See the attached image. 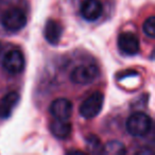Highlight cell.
I'll return each mask as SVG.
<instances>
[{"label":"cell","instance_id":"cell-3","mask_svg":"<svg viewBox=\"0 0 155 155\" xmlns=\"http://www.w3.org/2000/svg\"><path fill=\"white\" fill-rule=\"evenodd\" d=\"M103 94L101 91H96L82 102L80 108H79V112H80L81 116L85 119L95 118L101 112L102 107H103Z\"/></svg>","mask_w":155,"mask_h":155},{"label":"cell","instance_id":"cell-9","mask_svg":"<svg viewBox=\"0 0 155 155\" xmlns=\"http://www.w3.org/2000/svg\"><path fill=\"white\" fill-rule=\"evenodd\" d=\"M19 102V95L16 91H11L0 99V118H9L14 108Z\"/></svg>","mask_w":155,"mask_h":155},{"label":"cell","instance_id":"cell-7","mask_svg":"<svg viewBox=\"0 0 155 155\" xmlns=\"http://www.w3.org/2000/svg\"><path fill=\"white\" fill-rule=\"evenodd\" d=\"M49 110L54 119L68 120L72 115V103L66 98H58L50 104Z\"/></svg>","mask_w":155,"mask_h":155},{"label":"cell","instance_id":"cell-13","mask_svg":"<svg viewBox=\"0 0 155 155\" xmlns=\"http://www.w3.org/2000/svg\"><path fill=\"white\" fill-rule=\"evenodd\" d=\"M87 149L91 153H103V146L100 139L95 135H89L86 139Z\"/></svg>","mask_w":155,"mask_h":155},{"label":"cell","instance_id":"cell-16","mask_svg":"<svg viewBox=\"0 0 155 155\" xmlns=\"http://www.w3.org/2000/svg\"><path fill=\"white\" fill-rule=\"evenodd\" d=\"M2 1H12V0H2Z\"/></svg>","mask_w":155,"mask_h":155},{"label":"cell","instance_id":"cell-10","mask_svg":"<svg viewBox=\"0 0 155 155\" xmlns=\"http://www.w3.org/2000/svg\"><path fill=\"white\" fill-rule=\"evenodd\" d=\"M62 27H61V25L56 20L49 19L46 22L44 34H45L46 41L51 44V45H56L60 41L61 36H62Z\"/></svg>","mask_w":155,"mask_h":155},{"label":"cell","instance_id":"cell-14","mask_svg":"<svg viewBox=\"0 0 155 155\" xmlns=\"http://www.w3.org/2000/svg\"><path fill=\"white\" fill-rule=\"evenodd\" d=\"M142 30L143 33L150 38H154L155 37V18L154 16H150L144 20L143 25H142Z\"/></svg>","mask_w":155,"mask_h":155},{"label":"cell","instance_id":"cell-5","mask_svg":"<svg viewBox=\"0 0 155 155\" xmlns=\"http://www.w3.org/2000/svg\"><path fill=\"white\" fill-rule=\"evenodd\" d=\"M26 60L21 51L13 49L5 54L2 60V66L7 72L11 74H18L25 69Z\"/></svg>","mask_w":155,"mask_h":155},{"label":"cell","instance_id":"cell-4","mask_svg":"<svg viewBox=\"0 0 155 155\" xmlns=\"http://www.w3.org/2000/svg\"><path fill=\"white\" fill-rule=\"evenodd\" d=\"M99 75V69L94 64L79 65L70 73V79L73 83L80 85L91 84Z\"/></svg>","mask_w":155,"mask_h":155},{"label":"cell","instance_id":"cell-2","mask_svg":"<svg viewBox=\"0 0 155 155\" xmlns=\"http://www.w3.org/2000/svg\"><path fill=\"white\" fill-rule=\"evenodd\" d=\"M1 24L7 31L17 32L26 26L27 16L22 10L18 8H13V9L7 10L2 14Z\"/></svg>","mask_w":155,"mask_h":155},{"label":"cell","instance_id":"cell-11","mask_svg":"<svg viewBox=\"0 0 155 155\" xmlns=\"http://www.w3.org/2000/svg\"><path fill=\"white\" fill-rule=\"evenodd\" d=\"M71 127L70 122L67 120H60V119H54L50 123V131L52 135L58 139H66L71 134Z\"/></svg>","mask_w":155,"mask_h":155},{"label":"cell","instance_id":"cell-15","mask_svg":"<svg viewBox=\"0 0 155 155\" xmlns=\"http://www.w3.org/2000/svg\"><path fill=\"white\" fill-rule=\"evenodd\" d=\"M1 50H2V46H1V44H0V52H1Z\"/></svg>","mask_w":155,"mask_h":155},{"label":"cell","instance_id":"cell-8","mask_svg":"<svg viewBox=\"0 0 155 155\" xmlns=\"http://www.w3.org/2000/svg\"><path fill=\"white\" fill-rule=\"evenodd\" d=\"M80 13L87 21H96L103 13V5L100 0H84L81 5Z\"/></svg>","mask_w":155,"mask_h":155},{"label":"cell","instance_id":"cell-12","mask_svg":"<svg viewBox=\"0 0 155 155\" xmlns=\"http://www.w3.org/2000/svg\"><path fill=\"white\" fill-rule=\"evenodd\" d=\"M103 153L110 155H123L127 153L124 144L118 140H110L103 146Z\"/></svg>","mask_w":155,"mask_h":155},{"label":"cell","instance_id":"cell-1","mask_svg":"<svg viewBox=\"0 0 155 155\" xmlns=\"http://www.w3.org/2000/svg\"><path fill=\"white\" fill-rule=\"evenodd\" d=\"M127 130L134 137H143L152 129V119L146 113H134L127 118L125 123Z\"/></svg>","mask_w":155,"mask_h":155},{"label":"cell","instance_id":"cell-6","mask_svg":"<svg viewBox=\"0 0 155 155\" xmlns=\"http://www.w3.org/2000/svg\"><path fill=\"white\" fill-rule=\"evenodd\" d=\"M118 48L127 55H135L139 52V39L132 32H122L118 36Z\"/></svg>","mask_w":155,"mask_h":155}]
</instances>
